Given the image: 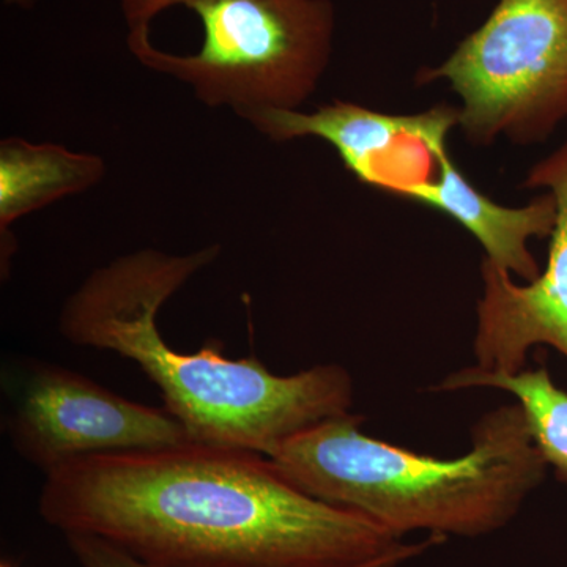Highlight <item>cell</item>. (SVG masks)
<instances>
[{
	"mask_svg": "<svg viewBox=\"0 0 567 567\" xmlns=\"http://www.w3.org/2000/svg\"><path fill=\"white\" fill-rule=\"evenodd\" d=\"M39 511L159 567H399L445 543H406L264 454L193 440L66 462L44 475Z\"/></svg>",
	"mask_w": 567,
	"mask_h": 567,
	"instance_id": "1",
	"label": "cell"
},
{
	"mask_svg": "<svg viewBox=\"0 0 567 567\" xmlns=\"http://www.w3.org/2000/svg\"><path fill=\"white\" fill-rule=\"evenodd\" d=\"M219 254L221 246L210 245L185 256L142 249L118 257L70 295L59 330L71 344L140 365L193 442L270 456L290 436L352 412L353 380L339 364L276 375L256 357L230 360L219 339L194 353L167 344L159 309Z\"/></svg>",
	"mask_w": 567,
	"mask_h": 567,
	"instance_id": "2",
	"label": "cell"
},
{
	"mask_svg": "<svg viewBox=\"0 0 567 567\" xmlns=\"http://www.w3.org/2000/svg\"><path fill=\"white\" fill-rule=\"evenodd\" d=\"M350 412L290 436L270 453L306 494L363 514L399 537H481L507 527L546 480L522 406L484 413L470 450L436 457L375 439Z\"/></svg>",
	"mask_w": 567,
	"mask_h": 567,
	"instance_id": "3",
	"label": "cell"
},
{
	"mask_svg": "<svg viewBox=\"0 0 567 567\" xmlns=\"http://www.w3.org/2000/svg\"><path fill=\"white\" fill-rule=\"evenodd\" d=\"M128 50L241 118L300 111L333 51L331 0H121Z\"/></svg>",
	"mask_w": 567,
	"mask_h": 567,
	"instance_id": "4",
	"label": "cell"
},
{
	"mask_svg": "<svg viewBox=\"0 0 567 567\" xmlns=\"http://www.w3.org/2000/svg\"><path fill=\"white\" fill-rule=\"evenodd\" d=\"M450 82L473 145L544 142L567 118V0H499L491 17L420 84Z\"/></svg>",
	"mask_w": 567,
	"mask_h": 567,
	"instance_id": "5",
	"label": "cell"
},
{
	"mask_svg": "<svg viewBox=\"0 0 567 567\" xmlns=\"http://www.w3.org/2000/svg\"><path fill=\"white\" fill-rule=\"evenodd\" d=\"M20 456L44 475L66 462L189 440L164 409L128 401L59 364L33 363L7 417Z\"/></svg>",
	"mask_w": 567,
	"mask_h": 567,
	"instance_id": "6",
	"label": "cell"
},
{
	"mask_svg": "<svg viewBox=\"0 0 567 567\" xmlns=\"http://www.w3.org/2000/svg\"><path fill=\"white\" fill-rule=\"evenodd\" d=\"M276 142L316 137L338 152L346 169L363 185L401 196L439 169L458 107L440 104L413 115H393L360 104H323L312 112L265 111L248 118ZM432 178V177H431Z\"/></svg>",
	"mask_w": 567,
	"mask_h": 567,
	"instance_id": "7",
	"label": "cell"
},
{
	"mask_svg": "<svg viewBox=\"0 0 567 567\" xmlns=\"http://www.w3.org/2000/svg\"><path fill=\"white\" fill-rule=\"evenodd\" d=\"M527 188H548L557 200V224L546 267L520 286L484 257L483 295L476 305L475 368L517 374L529 350L554 347L567 360V144L529 171Z\"/></svg>",
	"mask_w": 567,
	"mask_h": 567,
	"instance_id": "8",
	"label": "cell"
},
{
	"mask_svg": "<svg viewBox=\"0 0 567 567\" xmlns=\"http://www.w3.org/2000/svg\"><path fill=\"white\" fill-rule=\"evenodd\" d=\"M402 199L427 205L461 224L483 246L486 259L529 282L540 274L529 249L532 238H550L557 224V200L550 192L525 207L494 203L457 169L447 151L440 156L435 177L409 186Z\"/></svg>",
	"mask_w": 567,
	"mask_h": 567,
	"instance_id": "9",
	"label": "cell"
},
{
	"mask_svg": "<svg viewBox=\"0 0 567 567\" xmlns=\"http://www.w3.org/2000/svg\"><path fill=\"white\" fill-rule=\"evenodd\" d=\"M106 163L92 153L69 151L59 144H33L22 137L0 142V237L2 268L10 264L14 221L93 188L103 181Z\"/></svg>",
	"mask_w": 567,
	"mask_h": 567,
	"instance_id": "10",
	"label": "cell"
},
{
	"mask_svg": "<svg viewBox=\"0 0 567 567\" xmlns=\"http://www.w3.org/2000/svg\"><path fill=\"white\" fill-rule=\"evenodd\" d=\"M505 391L524 410L533 442L559 483L567 484V391L551 379L546 365L524 369L517 374L484 372L470 365L446 375L434 391L456 393L477 390Z\"/></svg>",
	"mask_w": 567,
	"mask_h": 567,
	"instance_id": "11",
	"label": "cell"
},
{
	"mask_svg": "<svg viewBox=\"0 0 567 567\" xmlns=\"http://www.w3.org/2000/svg\"><path fill=\"white\" fill-rule=\"evenodd\" d=\"M65 537L71 554L81 567H159L133 557L128 551L99 536L70 533Z\"/></svg>",
	"mask_w": 567,
	"mask_h": 567,
	"instance_id": "12",
	"label": "cell"
},
{
	"mask_svg": "<svg viewBox=\"0 0 567 567\" xmlns=\"http://www.w3.org/2000/svg\"><path fill=\"white\" fill-rule=\"evenodd\" d=\"M0 567H13V566H11L9 561H3L2 565H0Z\"/></svg>",
	"mask_w": 567,
	"mask_h": 567,
	"instance_id": "13",
	"label": "cell"
}]
</instances>
